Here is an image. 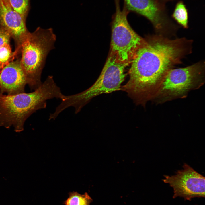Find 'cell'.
<instances>
[{"instance_id": "6da1fadb", "label": "cell", "mask_w": 205, "mask_h": 205, "mask_svg": "<svg viewBox=\"0 0 205 205\" xmlns=\"http://www.w3.org/2000/svg\"><path fill=\"white\" fill-rule=\"evenodd\" d=\"M145 40L130 63L129 79L121 89L136 105L144 107L155 97L169 71L190 52L192 43L184 38L171 39L160 34Z\"/></svg>"}, {"instance_id": "7a4b0ae2", "label": "cell", "mask_w": 205, "mask_h": 205, "mask_svg": "<svg viewBox=\"0 0 205 205\" xmlns=\"http://www.w3.org/2000/svg\"><path fill=\"white\" fill-rule=\"evenodd\" d=\"M63 95L50 75L33 92L11 95L0 94V126L9 128L13 126L16 132L22 131L26 119L37 110L45 108L47 100H61Z\"/></svg>"}, {"instance_id": "3957f363", "label": "cell", "mask_w": 205, "mask_h": 205, "mask_svg": "<svg viewBox=\"0 0 205 205\" xmlns=\"http://www.w3.org/2000/svg\"><path fill=\"white\" fill-rule=\"evenodd\" d=\"M56 40L52 28L38 27L34 32H28L22 42L20 62L31 90H35L42 83L41 76L46 58L55 48Z\"/></svg>"}, {"instance_id": "277c9868", "label": "cell", "mask_w": 205, "mask_h": 205, "mask_svg": "<svg viewBox=\"0 0 205 205\" xmlns=\"http://www.w3.org/2000/svg\"><path fill=\"white\" fill-rule=\"evenodd\" d=\"M128 64L118 62L109 55L99 77L90 87L80 93L65 95L61 105L64 109L70 107L77 114L93 98L103 94L121 90L122 84L126 75L125 69Z\"/></svg>"}, {"instance_id": "5b68a950", "label": "cell", "mask_w": 205, "mask_h": 205, "mask_svg": "<svg viewBox=\"0 0 205 205\" xmlns=\"http://www.w3.org/2000/svg\"><path fill=\"white\" fill-rule=\"evenodd\" d=\"M205 83L204 63L199 62L184 68L172 69L168 73L152 101L156 104L186 98L191 91Z\"/></svg>"}, {"instance_id": "8992f818", "label": "cell", "mask_w": 205, "mask_h": 205, "mask_svg": "<svg viewBox=\"0 0 205 205\" xmlns=\"http://www.w3.org/2000/svg\"><path fill=\"white\" fill-rule=\"evenodd\" d=\"M115 1L116 12L112 23L109 55L114 56L119 62L129 65L145 40L130 25L127 19L129 11L124 6L121 9L119 0Z\"/></svg>"}, {"instance_id": "52a82bcc", "label": "cell", "mask_w": 205, "mask_h": 205, "mask_svg": "<svg viewBox=\"0 0 205 205\" xmlns=\"http://www.w3.org/2000/svg\"><path fill=\"white\" fill-rule=\"evenodd\" d=\"M183 167V169L177 171L175 175H164L162 179L172 188V198L179 197L190 201L195 198H205L204 177L186 163Z\"/></svg>"}, {"instance_id": "ba28073f", "label": "cell", "mask_w": 205, "mask_h": 205, "mask_svg": "<svg viewBox=\"0 0 205 205\" xmlns=\"http://www.w3.org/2000/svg\"><path fill=\"white\" fill-rule=\"evenodd\" d=\"M27 84L26 74L19 60L8 63L0 71V94L24 93Z\"/></svg>"}, {"instance_id": "9c48e42d", "label": "cell", "mask_w": 205, "mask_h": 205, "mask_svg": "<svg viewBox=\"0 0 205 205\" xmlns=\"http://www.w3.org/2000/svg\"><path fill=\"white\" fill-rule=\"evenodd\" d=\"M25 19L14 10L9 3L0 0V24L20 45L28 32Z\"/></svg>"}, {"instance_id": "30bf717a", "label": "cell", "mask_w": 205, "mask_h": 205, "mask_svg": "<svg viewBox=\"0 0 205 205\" xmlns=\"http://www.w3.org/2000/svg\"><path fill=\"white\" fill-rule=\"evenodd\" d=\"M124 6L129 11L142 15L149 19L158 31L164 26L161 7L155 0H124Z\"/></svg>"}, {"instance_id": "8fae6325", "label": "cell", "mask_w": 205, "mask_h": 205, "mask_svg": "<svg viewBox=\"0 0 205 205\" xmlns=\"http://www.w3.org/2000/svg\"><path fill=\"white\" fill-rule=\"evenodd\" d=\"M69 197L65 201V205H90L93 200L87 192L81 194L76 191L70 192Z\"/></svg>"}, {"instance_id": "7c38bea8", "label": "cell", "mask_w": 205, "mask_h": 205, "mask_svg": "<svg viewBox=\"0 0 205 205\" xmlns=\"http://www.w3.org/2000/svg\"><path fill=\"white\" fill-rule=\"evenodd\" d=\"M173 16L176 21L185 28L188 27V14L186 9L182 2L176 5Z\"/></svg>"}, {"instance_id": "4fadbf2b", "label": "cell", "mask_w": 205, "mask_h": 205, "mask_svg": "<svg viewBox=\"0 0 205 205\" xmlns=\"http://www.w3.org/2000/svg\"><path fill=\"white\" fill-rule=\"evenodd\" d=\"M11 7L25 19L29 8L30 0H9Z\"/></svg>"}, {"instance_id": "5bb4252c", "label": "cell", "mask_w": 205, "mask_h": 205, "mask_svg": "<svg viewBox=\"0 0 205 205\" xmlns=\"http://www.w3.org/2000/svg\"><path fill=\"white\" fill-rule=\"evenodd\" d=\"M12 54L11 48L9 43H5L0 47V65L2 68L8 63V62Z\"/></svg>"}, {"instance_id": "9a60e30c", "label": "cell", "mask_w": 205, "mask_h": 205, "mask_svg": "<svg viewBox=\"0 0 205 205\" xmlns=\"http://www.w3.org/2000/svg\"><path fill=\"white\" fill-rule=\"evenodd\" d=\"M11 36L9 32L3 28H0V47L5 43H9Z\"/></svg>"}, {"instance_id": "2e32d148", "label": "cell", "mask_w": 205, "mask_h": 205, "mask_svg": "<svg viewBox=\"0 0 205 205\" xmlns=\"http://www.w3.org/2000/svg\"><path fill=\"white\" fill-rule=\"evenodd\" d=\"M2 0L5 1V2H7V3H9V0Z\"/></svg>"}]
</instances>
